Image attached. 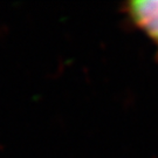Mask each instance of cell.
Returning a JSON list of instances; mask_svg holds the SVG:
<instances>
[{"instance_id":"obj_1","label":"cell","mask_w":158,"mask_h":158,"mask_svg":"<svg viewBox=\"0 0 158 158\" xmlns=\"http://www.w3.org/2000/svg\"><path fill=\"white\" fill-rule=\"evenodd\" d=\"M125 18L147 35L156 48L158 59V0H134L122 7Z\"/></svg>"}]
</instances>
